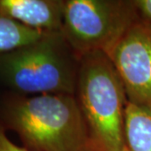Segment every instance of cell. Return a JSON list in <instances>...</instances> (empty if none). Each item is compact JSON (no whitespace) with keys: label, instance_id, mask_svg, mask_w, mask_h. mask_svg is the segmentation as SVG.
Instances as JSON below:
<instances>
[{"label":"cell","instance_id":"ba28073f","mask_svg":"<svg viewBox=\"0 0 151 151\" xmlns=\"http://www.w3.org/2000/svg\"><path fill=\"white\" fill-rule=\"evenodd\" d=\"M46 32L39 31L0 15V55L38 40Z\"/></svg>","mask_w":151,"mask_h":151},{"label":"cell","instance_id":"8fae6325","mask_svg":"<svg viewBox=\"0 0 151 151\" xmlns=\"http://www.w3.org/2000/svg\"><path fill=\"white\" fill-rule=\"evenodd\" d=\"M124 151H129V150H127V148H126V147H125V148H124Z\"/></svg>","mask_w":151,"mask_h":151},{"label":"cell","instance_id":"277c9868","mask_svg":"<svg viewBox=\"0 0 151 151\" xmlns=\"http://www.w3.org/2000/svg\"><path fill=\"white\" fill-rule=\"evenodd\" d=\"M137 22L133 0H64L61 32L80 56L108 55Z\"/></svg>","mask_w":151,"mask_h":151},{"label":"cell","instance_id":"6da1fadb","mask_svg":"<svg viewBox=\"0 0 151 151\" xmlns=\"http://www.w3.org/2000/svg\"><path fill=\"white\" fill-rule=\"evenodd\" d=\"M0 124L16 132L30 151H96L73 95H10Z\"/></svg>","mask_w":151,"mask_h":151},{"label":"cell","instance_id":"3957f363","mask_svg":"<svg viewBox=\"0 0 151 151\" xmlns=\"http://www.w3.org/2000/svg\"><path fill=\"white\" fill-rule=\"evenodd\" d=\"M75 97L96 151H124L128 98L119 72L106 53L81 55Z\"/></svg>","mask_w":151,"mask_h":151},{"label":"cell","instance_id":"5b68a950","mask_svg":"<svg viewBox=\"0 0 151 151\" xmlns=\"http://www.w3.org/2000/svg\"><path fill=\"white\" fill-rule=\"evenodd\" d=\"M128 102L151 111V25L137 22L108 55Z\"/></svg>","mask_w":151,"mask_h":151},{"label":"cell","instance_id":"30bf717a","mask_svg":"<svg viewBox=\"0 0 151 151\" xmlns=\"http://www.w3.org/2000/svg\"><path fill=\"white\" fill-rule=\"evenodd\" d=\"M0 151H30L16 145L7 137L4 127L0 124Z\"/></svg>","mask_w":151,"mask_h":151},{"label":"cell","instance_id":"9c48e42d","mask_svg":"<svg viewBox=\"0 0 151 151\" xmlns=\"http://www.w3.org/2000/svg\"><path fill=\"white\" fill-rule=\"evenodd\" d=\"M139 22L151 25V0H133Z\"/></svg>","mask_w":151,"mask_h":151},{"label":"cell","instance_id":"7a4b0ae2","mask_svg":"<svg viewBox=\"0 0 151 151\" xmlns=\"http://www.w3.org/2000/svg\"><path fill=\"white\" fill-rule=\"evenodd\" d=\"M81 56L61 31L0 55V81L14 94L75 96Z\"/></svg>","mask_w":151,"mask_h":151},{"label":"cell","instance_id":"52a82bcc","mask_svg":"<svg viewBox=\"0 0 151 151\" xmlns=\"http://www.w3.org/2000/svg\"><path fill=\"white\" fill-rule=\"evenodd\" d=\"M125 147L129 151H151V111L128 102L124 117Z\"/></svg>","mask_w":151,"mask_h":151},{"label":"cell","instance_id":"8992f818","mask_svg":"<svg viewBox=\"0 0 151 151\" xmlns=\"http://www.w3.org/2000/svg\"><path fill=\"white\" fill-rule=\"evenodd\" d=\"M64 0H0V15L42 32L61 31Z\"/></svg>","mask_w":151,"mask_h":151}]
</instances>
